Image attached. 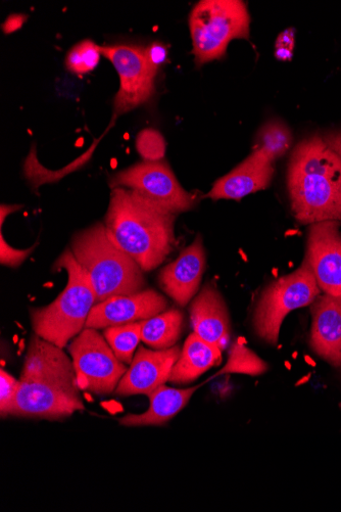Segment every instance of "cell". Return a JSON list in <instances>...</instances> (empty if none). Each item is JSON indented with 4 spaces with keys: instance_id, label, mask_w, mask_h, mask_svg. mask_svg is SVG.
I'll return each instance as SVG.
<instances>
[{
    "instance_id": "2",
    "label": "cell",
    "mask_w": 341,
    "mask_h": 512,
    "mask_svg": "<svg viewBox=\"0 0 341 512\" xmlns=\"http://www.w3.org/2000/svg\"><path fill=\"white\" fill-rule=\"evenodd\" d=\"M291 211L302 224L341 222V159L313 135L292 152L287 170Z\"/></svg>"
},
{
    "instance_id": "4",
    "label": "cell",
    "mask_w": 341,
    "mask_h": 512,
    "mask_svg": "<svg viewBox=\"0 0 341 512\" xmlns=\"http://www.w3.org/2000/svg\"><path fill=\"white\" fill-rule=\"evenodd\" d=\"M70 250L89 277L96 304L144 290V271L111 239L105 224L95 223L78 231Z\"/></svg>"
},
{
    "instance_id": "9",
    "label": "cell",
    "mask_w": 341,
    "mask_h": 512,
    "mask_svg": "<svg viewBox=\"0 0 341 512\" xmlns=\"http://www.w3.org/2000/svg\"><path fill=\"white\" fill-rule=\"evenodd\" d=\"M110 186L124 188L159 208L177 215L197 204L196 196L186 192L169 165L162 161H144L115 174Z\"/></svg>"
},
{
    "instance_id": "18",
    "label": "cell",
    "mask_w": 341,
    "mask_h": 512,
    "mask_svg": "<svg viewBox=\"0 0 341 512\" xmlns=\"http://www.w3.org/2000/svg\"><path fill=\"white\" fill-rule=\"evenodd\" d=\"M200 387L175 389L163 385L149 395L151 405L148 410L141 414H128L119 423L128 428L164 426L187 406Z\"/></svg>"
},
{
    "instance_id": "16",
    "label": "cell",
    "mask_w": 341,
    "mask_h": 512,
    "mask_svg": "<svg viewBox=\"0 0 341 512\" xmlns=\"http://www.w3.org/2000/svg\"><path fill=\"white\" fill-rule=\"evenodd\" d=\"M311 349L332 366H341V298L327 294L311 305Z\"/></svg>"
},
{
    "instance_id": "10",
    "label": "cell",
    "mask_w": 341,
    "mask_h": 512,
    "mask_svg": "<svg viewBox=\"0 0 341 512\" xmlns=\"http://www.w3.org/2000/svg\"><path fill=\"white\" fill-rule=\"evenodd\" d=\"M102 55L113 64L120 78L115 113H127L152 99L157 73L146 62L144 49L134 45L102 46Z\"/></svg>"
},
{
    "instance_id": "21",
    "label": "cell",
    "mask_w": 341,
    "mask_h": 512,
    "mask_svg": "<svg viewBox=\"0 0 341 512\" xmlns=\"http://www.w3.org/2000/svg\"><path fill=\"white\" fill-rule=\"evenodd\" d=\"M291 145L290 129L283 122L272 120L259 130L253 153L273 164L289 151Z\"/></svg>"
},
{
    "instance_id": "23",
    "label": "cell",
    "mask_w": 341,
    "mask_h": 512,
    "mask_svg": "<svg viewBox=\"0 0 341 512\" xmlns=\"http://www.w3.org/2000/svg\"><path fill=\"white\" fill-rule=\"evenodd\" d=\"M268 364L245 344L234 343L229 351L226 365L215 377L226 374L260 376L268 370Z\"/></svg>"
},
{
    "instance_id": "11",
    "label": "cell",
    "mask_w": 341,
    "mask_h": 512,
    "mask_svg": "<svg viewBox=\"0 0 341 512\" xmlns=\"http://www.w3.org/2000/svg\"><path fill=\"white\" fill-rule=\"evenodd\" d=\"M341 222L311 224L306 259L324 294L341 298Z\"/></svg>"
},
{
    "instance_id": "29",
    "label": "cell",
    "mask_w": 341,
    "mask_h": 512,
    "mask_svg": "<svg viewBox=\"0 0 341 512\" xmlns=\"http://www.w3.org/2000/svg\"><path fill=\"white\" fill-rule=\"evenodd\" d=\"M144 56L150 68L158 73L159 69L167 62L168 51L164 44L155 42L144 49Z\"/></svg>"
},
{
    "instance_id": "3",
    "label": "cell",
    "mask_w": 341,
    "mask_h": 512,
    "mask_svg": "<svg viewBox=\"0 0 341 512\" xmlns=\"http://www.w3.org/2000/svg\"><path fill=\"white\" fill-rule=\"evenodd\" d=\"M175 216L133 191L116 188L104 224L117 246L148 272L159 267L175 248Z\"/></svg>"
},
{
    "instance_id": "25",
    "label": "cell",
    "mask_w": 341,
    "mask_h": 512,
    "mask_svg": "<svg viewBox=\"0 0 341 512\" xmlns=\"http://www.w3.org/2000/svg\"><path fill=\"white\" fill-rule=\"evenodd\" d=\"M137 150L145 161H161L165 155V141L162 134L153 129H146L137 137Z\"/></svg>"
},
{
    "instance_id": "32",
    "label": "cell",
    "mask_w": 341,
    "mask_h": 512,
    "mask_svg": "<svg viewBox=\"0 0 341 512\" xmlns=\"http://www.w3.org/2000/svg\"><path fill=\"white\" fill-rule=\"evenodd\" d=\"M21 209V206H2V225L5 222V218L8 217L11 213H14Z\"/></svg>"
},
{
    "instance_id": "20",
    "label": "cell",
    "mask_w": 341,
    "mask_h": 512,
    "mask_svg": "<svg viewBox=\"0 0 341 512\" xmlns=\"http://www.w3.org/2000/svg\"><path fill=\"white\" fill-rule=\"evenodd\" d=\"M183 330V313L171 309L141 321V341L155 350H167L176 346Z\"/></svg>"
},
{
    "instance_id": "19",
    "label": "cell",
    "mask_w": 341,
    "mask_h": 512,
    "mask_svg": "<svg viewBox=\"0 0 341 512\" xmlns=\"http://www.w3.org/2000/svg\"><path fill=\"white\" fill-rule=\"evenodd\" d=\"M221 361L222 351L193 333L184 343L169 382L177 385L192 383Z\"/></svg>"
},
{
    "instance_id": "6",
    "label": "cell",
    "mask_w": 341,
    "mask_h": 512,
    "mask_svg": "<svg viewBox=\"0 0 341 512\" xmlns=\"http://www.w3.org/2000/svg\"><path fill=\"white\" fill-rule=\"evenodd\" d=\"M251 16L240 0H203L192 9L189 29L199 66L222 59L235 39H248Z\"/></svg>"
},
{
    "instance_id": "22",
    "label": "cell",
    "mask_w": 341,
    "mask_h": 512,
    "mask_svg": "<svg viewBox=\"0 0 341 512\" xmlns=\"http://www.w3.org/2000/svg\"><path fill=\"white\" fill-rule=\"evenodd\" d=\"M103 335L117 358L131 364L141 341V321L107 328Z\"/></svg>"
},
{
    "instance_id": "5",
    "label": "cell",
    "mask_w": 341,
    "mask_h": 512,
    "mask_svg": "<svg viewBox=\"0 0 341 512\" xmlns=\"http://www.w3.org/2000/svg\"><path fill=\"white\" fill-rule=\"evenodd\" d=\"M55 267L68 272V285L53 303L31 310V324L36 336L64 348L85 329L96 296L71 250L61 255Z\"/></svg>"
},
{
    "instance_id": "17",
    "label": "cell",
    "mask_w": 341,
    "mask_h": 512,
    "mask_svg": "<svg viewBox=\"0 0 341 512\" xmlns=\"http://www.w3.org/2000/svg\"><path fill=\"white\" fill-rule=\"evenodd\" d=\"M273 175V164L252 153L232 171L218 179L207 197L214 201H237L268 189Z\"/></svg>"
},
{
    "instance_id": "26",
    "label": "cell",
    "mask_w": 341,
    "mask_h": 512,
    "mask_svg": "<svg viewBox=\"0 0 341 512\" xmlns=\"http://www.w3.org/2000/svg\"><path fill=\"white\" fill-rule=\"evenodd\" d=\"M0 387V413L3 417H8L18 393L19 380L3 369L0 372Z\"/></svg>"
},
{
    "instance_id": "27",
    "label": "cell",
    "mask_w": 341,
    "mask_h": 512,
    "mask_svg": "<svg viewBox=\"0 0 341 512\" xmlns=\"http://www.w3.org/2000/svg\"><path fill=\"white\" fill-rule=\"evenodd\" d=\"M0 262L9 267L20 266L34 251V247L27 250H18L11 247L4 239L0 238Z\"/></svg>"
},
{
    "instance_id": "30",
    "label": "cell",
    "mask_w": 341,
    "mask_h": 512,
    "mask_svg": "<svg viewBox=\"0 0 341 512\" xmlns=\"http://www.w3.org/2000/svg\"><path fill=\"white\" fill-rule=\"evenodd\" d=\"M327 146L341 159V131H333L323 136Z\"/></svg>"
},
{
    "instance_id": "14",
    "label": "cell",
    "mask_w": 341,
    "mask_h": 512,
    "mask_svg": "<svg viewBox=\"0 0 341 512\" xmlns=\"http://www.w3.org/2000/svg\"><path fill=\"white\" fill-rule=\"evenodd\" d=\"M206 269V251L201 235L159 275L163 291L179 306H186L200 290Z\"/></svg>"
},
{
    "instance_id": "28",
    "label": "cell",
    "mask_w": 341,
    "mask_h": 512,
    "mask_svg": "<svg viewBox=\"0 0 341 512\" xmlns=\"http://www.w3.org/2000/svg\"><path fill=\"white\" fill-rule=\"evenodd\" d=\"M295 29L289 28L281 32L275 43V57L278 61L287 62L294 57Z\"/></svg>"
},
{
    "instance_id": "15",
    "label": "cell",
    "mask_w": 341,
    "mask_h": 512,
    "mask_svg": "<svg viewBox=\"0 0 341 512\" xmlns=\"http://www.w3.org/2000/svg\"><path fill=\"white\" fill-rule=\"evenodd\" d=\"M193 333L224 351L231 337L226 303L213 284H207L190 306Z\"/></svg>"
},
{
    "instance_id": "31",
    "label": "cell",
    "mask_w": 341,
    "mask_h": 512,
    "mask_svg": "<svg viewBox=\"0 0 341 512\" xmlns=\"http://www.w3.org/2000/svg\"><path fill=\"white\" fill-rule=\"evenodd\" d=\"M25 17L23 15H13L4 24V30L6 33H12L20 29L24 22Z\"/></svg>"
},
{
    "instance_id": "1",
    "label": "cell",
    "mask_w": 341,
    "mask_h": 512,
    "mask_svg": "<svg viewBox=\"0 0 341 512\" xmlns=\"http://www.w3.org/2000/svg\"><path fill=\"white\" fill-rule=\"evenodd\" d=\"M80 391L74 363L63 348L34 334L9 416L66 420L85 409Z\"/></svg>"
},
{
    "instance_id": "13",
    "label": "cell",
    "mask_w": 341,
    "mask_h": 512,
    "mask_svg": "<svg viewBox=\"0 0 341 512\" xmlns=\"http://www.w3.org/2000/svg\"><path fill=\"white\" fill-rule=\"evenodd\" d=\"M181 350L179 346L155 351L139 347L115 394L120 397L149 396L169 382Z\"/></svg>"
},
{
    "instance_id": "7",
    "label": "cell",
    "mask_w": 341,
    "mask_h": 512,
    "mask_svg": "<svg viewBox=\"0 0 341 512\" xmlns=\"http://www.w3.org/2000/svg\"><path fill=\"white\" fill-rule=\"evenodd\" d=\"M321 292L305 258L299 269L277 279L261 294L253 316L258 338L276 346L285 317L294 310L312 305Z\"/></svg>"
},
{
    "instance_id": "24",
    "label": "cell",
    "mask_w": 341,
    "mask_h": 512,
    "mask_svg": "<svg viewBox=\"0 0 341 512\" xmlns=\"http://www.w3.org/2000/svg\"><path fill=\"white\" fill-rule=\"evenodd\" d=\"M102 46L86 39L77 43L66 56L67 69L75 74H87L100 64Z\"/></svg>"
},
{
    "instance_id": "8",
    "label": "cell",
    "mask_w": 341,
    "mask_h": 512,
    "mask_svg": "<svg viewBox=\"0 0 341 512\" xmlns=\"http://www.w3.org/2000/svg\"><path fill=\"white\" fill-rule=\"evenodd\" d=\"M69 353L81 390L97 396L115 393L127 371L97 330L84 329L70 344Z\"/></svg>"
},
{
    "instance_id": "12",
    "label": "cell",
    "mask_w": 341,
    "mask_h": 512,
    "mask_svg": "<svg viewBox=\"0 0 341 512\" xmlns=\"http://www.w3.org/2000/svg\"><path fill=\"white\" fill-rule=\"evenodd\" d=\"M168 307L167 299L153 290L112 297L92 308L85 329L102 330L152 318Z\"/></svg>"
}]
</instances>
